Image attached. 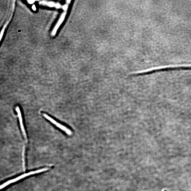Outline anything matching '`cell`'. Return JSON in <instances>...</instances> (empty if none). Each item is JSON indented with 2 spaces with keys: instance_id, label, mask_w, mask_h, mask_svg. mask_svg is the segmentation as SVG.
<instances>
[{
  "instance_id": "cell-1",
  "label": "cell",
  "mask_w": 191,
  "mask_h": 191,
  "mask_svg": "<svg viewBox=\"0 0 191 191\" xmlns=\"http://www.w3.org/2000/svg\"><path fill=\"white\" fill-rule=\"evenodd\" d=\"M148 33L161 68L191 64V13L181 1L152 2Z\"/></svg>"
},
{
  "instance_id": "cell-2",
  "label": "cell",
  "mask_w": 191,
  "mask_h": 191,
  "mask_svg": "<svg viewBox=\"0 0 191 191\" xmlns=\"http://www.w3.org/2000/svg\"><path fill=\"white\" fill-rule=\"evenodd\" d=\"M51 168H52V166L45 167L36 170L30 171L26 172V173H24V174H22L19 176H17L16 177L12 178V179L9 180L2 183L1 185V189L2 190L4 189V188L8 186L24 179V178L29 177L30 175H37L40 174V173L47 172L48 170H50Z\"/></svg>"
},
{
  "instance_id": "cell-3",
  "label": "cell",
  "mask_w": 191,
  "mask_h": 191,
  "mask_svg": "<svg viewBox=\"0 0 191 191\" xmlns=\"http://www.w3.org/2000/svg\"><path fill=\"white\" fill-rule=\"evenodd\" d=\"M43 116L48 120L51 123L54 124L56 126L58 127V128L62 130V131L66 132V134L68 135H71L72 134V132L70 130L67 128V127L64 126L63 125L58 123L57 121H56L55 119H53L52 117L49 116H48L46 114H43Z\"/></svg>"
},
{
  "instance_id": "cell-4",
  "label": "cell",
  "mask_w": 191,
  "mask_h": 191,
  "mask_svg": "<svg viewBox=\"0 0 191 191\" xmlns=\"http://www.w3.org/2000/svg\"><path fill=\"white\" fill-rule=\"evenodd\" d=\"M16 111L17 113L19 119L20 126V127H21V129L22 132V134L23 135L24 137L25 138V144H26L28 142L27 134L25 129L21 111V110H20V109L19 106H17L16 107Z\"/></svg>"
},
{
  "instance_id": "cell-5",
  "label": "cell",
  "mask_w": 191,
  "mask_h": 191,
  "mask_svg": "<svg viewBox=\"0 0 191 191\" xmlns=\"http://www.w3.org/2000/svg\"><path fill=\"white\" fill-rule=\"evenodd\" d=\"M65 15L66 13H64L62 15V16H61L59 21H58V23L57 25H56L54 30H53V32H52V35H55L56 32H57V30L58 29V28H59L60 25L61 24L62 22H63L64 19Z\"/></svg>"
},
{
  "instance_id": "cell-6",
  "label": "cell",
  "mask_w": 191,
  "mask_h": 191,
  "mask_svg": "<svg viewBox=\"0 0 191 191\" xmlns=\"http://www.w3.org/2000/svg\"><path fill=\"white\" fill-rule=\"evenodd\" d=\"M44 3L45 4H47L48 6H50V7H53V6H55V4L53 3V2H49L47 3L46 2H44Z\"/></svg>"
},
{
  "instance_id": "cell-7",
  "label": "cell",
  "mask_w": 191,
  "mask_h": 191,
  "mask_svg": "<svg viewBox=\"0 0 191 191\" xmlns=\"http://www.w3.org/2000/svg\"><path fill=\"white\" fill-rule=\"evenodd\" d=\"M28 2H29V3L30 4H32L33 3H34V1H28Z\"/></svg>"
},
{
  "instance_id": "cell-8",
  "label": "cell",
  "mask_w": 191,
  "mask_h": 191,
  "mask_svg": "<svg viewBox=\"0 0 191 191\" xmlns=\"http://www.w3.org/2000/svg\"><path fill=\"white\" fill-rule=\"evenodd\" d=\"M63 7L64 9L66 10L67 8V6H64Z\"/></svg>"
},
{
  "instance_id": "cell-9",
  "label": "cell",
  "mask_w": 191,
  "mask_h": 191,
  "mask_svg": "<svg viewBox=\"0 0 191 191\" xmlns=\"http://www.w3.org/2000/svg\"><path fill=\"white\" fill-rule=\"evenodd\" d=\"M56 7H57V8H58V7H60V5L59 4H57V6H56Z\"/></svg>"
},
{
  "instance_id": "cell-10",
  "label": "cell",
  "mask_w": 191,
  "mask_h": 191,
  "mask_svg": "<svg viewBox=\"0 0 191 191\" xmlns=\"http://www.w3.org/2000/svg\"><path fill=\"white\" fill-rule=\"evenodd\" d=\"M32 7H33V9H34H34L35 10V9H36V8H35V6H33Z\"/></svg>"
}]
</instances>
